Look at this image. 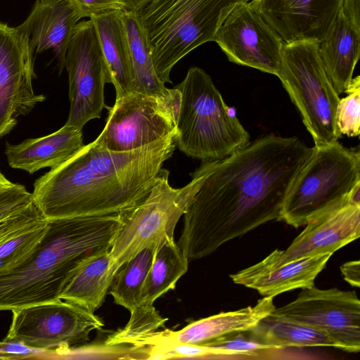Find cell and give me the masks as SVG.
<instances>
[{
  "label": "cell",
  "instance_id": "18",
  "mask_svg": "<svg viewBox=\"0 0 360 360\" xmlns=\"http://www.w3.org/2000/svg\"><path fill=\"white\" fill-rule=\"evenodd\" d=\"M276 308L274 297H264L254 306L221 312L191 322L184 328L174 331H157L146 342V347L167 343L204 345L227 335L248 331L254 328Z\"/></svg>",
  "mask_w": 360,
  "mask_h": 360
},
{
  "label": "cell",
  "instance_id": "27",
  "mask_svg": "<svg viewBox=\"0 0 360 360\" xmlns=\"http://www.w3.org/2000/svg\"><path fill=\"white\" fill-rule=\"evenodd\" d=\"M158 244H152L125 261L116 270L109 292L115 304L129 312L139 307V297Z\"/></svg>",
  "mask_w": 360,
  "mask_h": 360
},
{
  "label": "cell",
  "instance_id": "39",
  "mask_svg": "<svg viewBox=\"0 0 360 360\" xmlns=\"http://www.w3.org/2000/svg\"><path fill=\"white\" fill-rule=\"evenodd\" d=\"M129 10L139 11L141 9L149 0H126Z\"/></svg>",
  "mask_w": 360,
  "mask_h": 360
},
{
  "label": "cell",
  "instance_id": "5",
  "mask_svg": "<svg viewBox=\"0 0 360 360\" xmlns=\"http://www.w3.org/2000/svg\"><path fill=\"white\" fill-rule=\"evenodd\" d=\"M246 1L149 0L139 13L159 78L172 83L174 66L197 47L212 41L229 14Z\"/></svg>",
  "mask_w": 360,
  "mask_h": 360
},
{
  "label": "cell",
  "instance_id": "30",
  "mask_svg": "<svg viewBox=\"0 0 360 360\" xmlns=\"http://www.w3.org/2000/svg\"><path fill=\"white\" fill-rule=\"evenodd\" d=\"M241 359L236 353L217 347L204 345L185 343H167L149 347L147 349V359Z\"/></svg>",
  "mask_w": 360,
  "mask_h": 360
},
{
  "label": "cell",
  "instance_id": "26",
  "mask_svg": "<svg viewBox=\"0 0 360 360\" xmlns=\"http://www.w3.org/2000/svg\"><path fill=\"white\" fill-rule=\"evenodd\" d=\"M250 336L262 344L278 347H331L338 345L325 333L304 324L275 317L262 319L252 330Z\"/></svg>",
  "mask_w": 360,
  "mask_h": 360
},
{
  "label": "cell",
  "instance_id": "33",
  "mask_svg": "<svg viewBox=\"0 0 360 360\" xmlns=\"http://www.w3.org/2000/svg\"><path fill=\"white\" fill-rule=\"evenodd\" d=\"M32 202V193L19 184L0 189V219L26 207Z\"/></svg>",
  "mask_w": 360,
  "mask_h": 360
},
{
  "label": "cell",
  "instance_id": "10",
  "mask_svg": "<svg viewBox=\"0 0 360 360\" xmlns=\"http://www.w3.org/2000/svg\"><path fill=\"white\" fill-rule=\"evenodd\" d=\"M180 92L173 100L133 91L116 98L101 131L114 151L142 148L176 131Z\"/></svg>",
  "mask_w": 360,
  "mask_h": 360
},
{
  "label": "cell",
  "instance_id": "15",
  "mask_svg": "<svg viewBox=\"0 0 360 360\" xmlns=\"http://www.w3.org/2000/svg\"><path fill=\"white\" fill-rule=\"evenodd\" d=\"M305 226L285 250H275L259 262L272 267L301 258L333 254L359 238L360 203L349 200Z\"/></svg>",
  "mask_w": 360,
  "mask_h": 360
},
{
  "label": "cell",
  "instance_id": "23",
  "mask_svg": "<svg viewBox=\"0 0 360 360\" xmlns=\"http://www.w3.org/2000/svg\"><path fill=\"white\" fill-rule=\"evenodd\" d=\"M110 250L86 259L67 281L60 298L94 313L103 303L115 273Z\"/></svg>",
  "mask_w": 360,
  "mask_h": 360
},
{
  "label": "cell",
  "instance_id": "28",
  "mask_svg": "<svg viewBox=\"0 0 360 360\" xmlns=\"http://www.w3.org/2000/svg\"><path fill=\"white\" fill-rule=\"evenodd\" d=\"M130 314L127 325L110 335L105 345L112 347H127L141 350L147 354V341L159 328L164 326L167 319L160 316L153 305L139 306Z\"/></svg>",
  "mask_w": 360,
  "mask_h": 360
},
{
  "label": "cell",
  "instance_id": "9",
  "mask_svg": "<svg viewBox=\"0 0 360 360\" xmlns=\"http://www.w3.org/2000/svg\"><path fill=\"white\" fill-rule=\"evenodd\" d=\"M12 321L4 341L64 355L89 340L102 320L72 302L58 299L11 311Z\"/></svg>",
  "mask_w": 360,
  "mask_h": 360
},
{
  "label": "cell",
  "instance_id": "32",
  "mask_svg": "<svg viewBox=\"0 0 360 360\" xmlns=\"http://www.w3.org/2000/svg\"><path fill=\"white\" fill-rule=\"evenodd\" d=\"M347 96L340 98L336 113L339 133L350 137L360 134V77L352 78L345 92Z\"/></svg>",
  "mask_w": 360,
  "mask_h": 360
},
{
  "label": "cell",
  "instance_id": "11",
  "mask_svg": "<svg viewBox=\"0 0 360 360\" xmlns=\"http://www.w3.org/2000/svg\"><path fill=\"white\" fill-rule=\"evenodd\" d=\"M65 68L68 74L70 112L66 124L82 129L99 118L105 107L104 88L110 83L108 70L91 20L75 26Z\"/></svg>",
  "mask_w": 360,
  "mask_h": 360
},
{
  "label": "cell",
  "instance_id": "19",
  "mask_svg": "<svg viewBox=\"0 0 360 360\" xmlns=\"http://www.w3.org/2000/svg\"><path fill=\"white\" fill-rule=\"evenodd\" d=\"M333 254H324L293 260L276 266L259 262L230 275L233 282L254 289L263 297H271L299 288L314 285L319 274Z\"/></svg>",
  "mask_w": 360,
  "mask_h": 360
},
{
  "label": "cell",
  "instance_id": "4",
  "mask_svg": "<svg viewBox=\"0 0 360 360\" xmlns=\"http://www.w3.org/2000/svg\"><path fill=\"white\" fill-rule=\"evenodd\" d=\"M174 88L180 92L176 146L187 156L203 162L218 160L250 142L249 133L204 70L191 68Z\"/></svg>",
  "mask_w": 360,
  "mask_h": 360
},
{
  "label": "cell",
  "instance_id": "31",
  "mask_svg": "<svg viewBox=\"0 0 360 360\" xmlns=\"http://www.w3.org/2000/svg\"><path fill=\"white\" fill-rule=\"evenodd\" d=\"M204 345L232 351L242 359H270L271 355L282 350L257 342L250 336L248 331L227 335Z\"/></svg>",
  "mask_w": 360,
  "mask_h": 360
},
{
  "label": "cell",
  "instance_id": "25",
  "mask_svg": "<svg viewBox=\"0 0 360 360\" xmlns=\"http://www.w3.org/2000/svg\"><path fill=\"white\" fill-rule=\"evenodd\" d=\"M188 262L174 238L158 243L141 290L139 306H153L158 298L174 289L177 281L187 271Z\"/></svg>",
  "mask_w": 360,
  "mask_h": 360
},
{
  "label": "cell",
  "instance_id": "6",
  "mask_svg": "<svg viewBox=\"0 0 360 360\" xmlns=\"http://www.w3.org/2000/svg\"><path fill=\"white\" fill-rule=\"evenodd\" d=\"M360 183V154L338 141L314 146L281 208L278 221L298 228L349 200Z\"/></svg>",
  "mask_w": 360,
  "mask_h": 360
},
{
  "label": "cell",
  "instance_id": "40",
  "mask_svg": "<svg viewBox=\"0 0 360 360\" xmlns=\"http://www.w3.org/2000/svg\"><path fill=\"white\" fill-rule=\"evenodd\" d=\"M14 183L9 181L1 172H0V189L9 187Z\"/></svg>",
  "mask_w": 360,
  "mask_h": 360
},
{
  "label": "cell",
  "instance_id": "37",
  "mask_svg": "<svg viewBox=\"0 0 360 360\" xmlns=\"http://www.w3.org/2000/svg\"><path fill=\"white\" fill-rule=\"evenodd\" d=\"M340 271L345 281L352 287L360 286V262L353 260L344 263L340 266Z\"/></svg>",
  "mask_w": 360,
  "mask_h": 360
},
{
  "label": "cell",
  "instance_id": "16",
  "mask_svg": "<svg viewBox=\"0 0 360 360\" xmlns=\"http://www.w3.org/2000/svg\"><path fill=\"white\" fill-rule=\"evenodd\" d=\"M252 6L284 43H320L341 11L343 0H250Z\"/></svg>",
  "mask_w": 360,
  "mask_h": 360
},
{
  "label": "cell",
  "instance_id": "29",
  "mask_svg": "<svg viewBox=\"0 0 360 360\" xmlns=\"http://www.w3.org/2000/svg\"><path fill=\"white\" fill-rule=\"evenodd\" d=\"M47 223L43 217L0 238V273L11 269L27 257L45 233Z\"/></svg>",
  "mask_w": 360,
  "mask_h": 360
},
{
  "label": "cell",
  "instance_id": "36",
  "mask_svg": "<svg viewBox=\"0 0 360 360\" xmlns=\"http://www.w3.org/2000/svg\"><path fill=\"white\" fill-rule=\"evenodd\" d=\"M51 355L53 354L48 352L31 349L19 343L0 341V359L1 360L41 359Z\"/></svg>",
  "mask_w": 360,
  "mask_h": 360
},
{
  "label": "cell",
  "instance_id": "13",
  "mask_svg": "<svg viewBox=\"0 0 360 360\" xmlns=\"http://www.w3.org/2000/svg\"><path fill=\"white\" fill-rule=\"evenodd\" d=\"M34 55L27 37L16 27L0 22V139L46 100L35 94Z\"/></svg>",
  "mask_w": 360,
  "mask_h": 360
},
{
  "label": "cell",
  "instance_id": "7",
  "mask_svg": "<svg viewBox=\"0 0 360 360\" xmlns=\"http://www.w3.org/2000/svg\"><path fill=\"white\" fill-rule=\"evenodd\" d=\"M210 161L203 162L191 174V181L179 188L169 185V173L162 168L147 196L120 213L121 227L110 250L115 271L143 248L174 238L176 225L205 178Z\"/></svg>",
  "mask_w": 360,
  "mask_h": 360
},
{
  "label": "cell",
  "instance_id": "2",
  "mask_svg": "<svg viewBox=\"0 0 360 360\" xmlns=\"http://www.w3.org/2000/svg\"><path fill=\"white\" fill-rule=\"evenodd\" d=\"M176 131L142 148L108 149L102 135L37 179L32 201L47 219L120 214L140 203L176 148Z\"/></svg>",
  "mask_w": 360,
  "mask_h": 360
},
{
  "label": "cell",
  "instance_id": "20",
  "mask_svg": "<svg viewBox=\"0 0 360 360\" xmlns=\"http://www.w3.org/2000/svg\"><path fill=\"white\" fill-rule=\"evenodd\" d=\"M82 129L65 124L44 136L31 138L17 144H6L8 165L34 174L43 168L53 169L83 147Z\"/></svg>",
  "mask_w": 360,
  "mask_h": 360
},
{
  "label": "cell",
  "instance_id": "24",
  "mask_svg": "<svg viewBox=\"0 0 360 360\" xmlns=\"http://www.w3.org/2000/svg\"><path fill=\"white\" fill-rule=\"evenodd\" d=\"M130 49L135 91L173 100L179 94L176 88L167 89L159 78L153 61L151 46L138 11H122Z\"/></svg>",
  "mask_w": 360,
  "mask_h": 360
},
{
  "label": "cell",
  "instance_id": "17",
  "mask_svg": "<svg viewBox=\"0 0 360 360\" xmlns=\"http://www.w3.org/2000/svg\"><path fill=\"white\" fill-rule=\"evenodd\" d=\"M80 19L67 0H36L26 19L16 28L27 37L34 55L52 49L61 73Z\"/></svg>",
  "mask_w": 360,
  "mask_h": 360
},
{
  "label": "cell",
  "instance_id": "21",
  "mask_svg": "<svg viewBox=\"0 0 360 360\" xmlns=\"http://www.w3.org/2000/svg\"><path fill=\"white\" fill-rule=\"evenodd\" d=\"M319 53L327 76L340 95L352 78L360 53V27L339 13L329 32L319 44Z\"/></svg>",
  "mask_w": 360,
  "mask_h": 360
},
{
  "label": "cell",
  "instance_id": "38",
  "mask_svg": "<svg viewBox=\"0 0 360 360\" xmlns=\"http://www.w3.org/2000/svg\"><path fill=\"white\" fill-rule=\"evenodd\" d=\"M360 0H343L341 12L356 27H360Z\"/></svg>",
  "mask_w": 360,
  "mask_h": 360
},
{
  "label": "cell",
  "instance_id": "1",
  "mask_svg": "<svg viewBox=\"0 0 360 360\" xmlns=\"http://www.w3.org/2000/svg\"><path fill=\"white\" fill-rule=\"evenodd\" d=\"M314 152L296 136L268 134L218 160L184 214L177 243L188 260L278 220L285 199Z\"/></svg>",
  "mask_w": 360,
  "mask_h": 360
},
{
  "label": "cell",
  "instance_id": "12",
  "mask_svg": "<svg viewBox=\"0 0 360 360\" xmlns=\"http://www.w3.org/2000/svg\"><path fill=\"white\" fill-rule=\"evenodd\" d=\"M271 315L315 328L333 340L339 349L360 350V301L355 291L336 288H302L295 300Z\"/></svg>",
  "mask_w": 360,
  "mask_h": 360
},
{
  "label": "cell",
  "instance_id": "8",
  "mask_svg": "<svg viewBox=\"0 0 360 360\" xmlns=\"http://www.w3.org/2000/svg\"><path fill=\"white\" fill-rule=\"evenodd\" d=\"M319 44L311 41L284 43L277 75L315 146L333 143L341 136L336 122L340 97L326 75Z\"/></svg>",
  "mask_w": 360,
  "mask_h": 360
},
{
  "label": "cell",
  "instance_id": "14",
  "mask_svg": "<svg viewBox=\"0 0 360 360\" xmlns=\"http://www.w3.org/2000/svg\"><path fill=\"white\" fill-rule=\"evenodd\" d=\"M213 41L231 62L278 75L284 42L249 1L234 8Z\"/></svg>",
  "mask_w": 360,
  "mask_h": 360
},
{
  "label": "cell",
  "instance_id": "3",
  "mask_svg": "<svg viewBox=\"0 0 360 360\" xmlns=\"http://www.w3.org/2000/svg\"><path fill=\"white\" fill-rule=\"evenodd\" d=\"M45 233L15 267L0 273V311L60 299L77 268L110 248L122 224L120 214L47 219Z\"/></svg>",
  "mask_w": 360,
  "mask_h": 360
},
{
  "label": "cell",
  "instance_id": "34",
  "mask_svg": "<svg viewBox=\"0 0 360 360\" xmlns=\"http://www.w3.org/2000/svg\"><path fill=\"white\" fill-rule=\"evenodd\" d=\"M82 19L114 11L129 10L126 0H67Z\"/></svg>",
  "mask_w": 360,
  "mask_h": 360
},
{
  "label": "cell",
  "instance_id": "22",
  "mask_svg": "<svg viewBox=\"0 0 360 360\" xmlns=\"http://www.w3.org/2000/svg\"><path fill=\"white\" fill-rule=\"evenodd\" d=\"M89 19L94 25L116 98L135 91L122 11L101 13Z\"/></svg>",
  "mask_w": 360,
  "mask_h": 360
},
{
  "label": "cell",
  "instance_id": "35",
  "mask_svg": "<svg viewBox=\"0 0 360 360\" xmlns=\"http://www.w3.org/2000/svg\"><path fill=\"white\" fill-rule=\"evenodd\" d=\"M43 215L33 202L24 209L0 219V238L7 233L41 219Z\"/></svg>",
  "mask_w": 360,
  "mask_h": 360
}]
</instances>
